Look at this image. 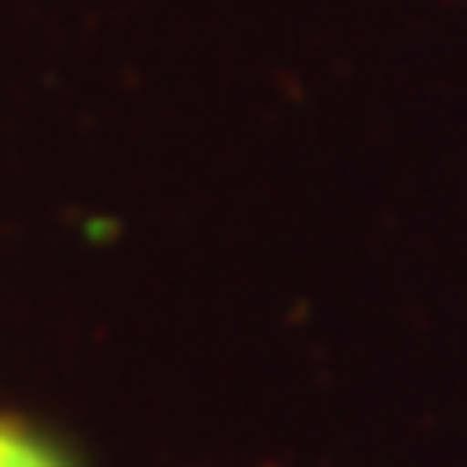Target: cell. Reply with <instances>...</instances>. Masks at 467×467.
Returning a JSON list of instances; mask_svg holds the SVG:
<instances>
[{"mask_svg": "<svg viewBox=\"0 0 467 467\" xmlns=\"http://www.w3.org/2000/svg\"><path fill=\"white\" fill-rule=\"evenodd\" d=\"M0 467H67V462H63V451L47 447L42 436L0 420Z\"/></svg>", "mask_w": 467, "mask_h": 467, "instance_id": "1", "label": "cell"}]
</instances>
